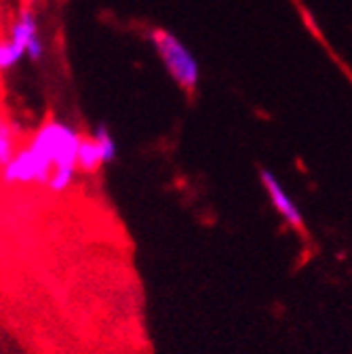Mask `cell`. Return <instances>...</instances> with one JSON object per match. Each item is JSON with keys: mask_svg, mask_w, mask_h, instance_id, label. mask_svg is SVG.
Here are the masks:
<instances>
[{"mask_svg": "<svg viewBox=\"0 0 352 354\" xmlns=\"http://www.w3.org/2000/svg\"><path fill=\"white\" fill-rule=\"evenodd\" d=\"M82 136L62 120H45L32 140L3 167L9 186L38 184L51 192H66L78 173V148Z\"/></svg>", "mask_w": 352, "mask_h": 354, "instance_id": "cell-1", "label": "cell"}, {"mask_svg": "<svg viewBox=\"0 0 352 354\" xmlns=\"http://www.w3.org/2000/svg\"><path fill=\"white\" fill-rule=\"evenodd\" d=\"M150 40L154 44V51L160 57L165 70L169 72V76L178 82L182 91H186L188 95H194L198 88V80H201V68L192 51L173 32L163 30V28L152 30Z\"/></svg>", "mask_w": 352, "mask_h": 354, "instance_id": "cell-2", "label": "cell"}, {"mask_svg": "<svg viewBox=\"0 0 352 354\" xmlns=\"http://www.w3.org/2000/svg\"><path fill=\"white\" fill-rule=\"evenodd\" d=\"M259 182L270 198V205L275 207V211L281 215L285 224L295 230H304V215H302L297 203L289 196V192L281 184L279 177L270 169H259Z\"/></svg>", "mask_w": 352, "mask_h": 354, "instance_id": "cell-3", "label": "cell"}, {"mask_svg": "<svg viewBox=\"0 0 352 354\" xmlns=\"http://www.w3.org/2000/svg\"><path fill=\"white\" fill-rule=\"evenodd\" d=\"M9 40L15 44V47H19L26 55H30V59L38 62L42 57V40L38 36L36 17L30 7H24V11L19 13L17 21L13 24Z\"/></svg>", "mask_w": 352, "mask_h": 354, "instance_id": "cell-4", "label": "cell"}, {"mask_svg": "<svg viewBox=\"0 0 352 354\" xmlns=\"http://www.w3.org/2000/svg\"><path fill=\"white\" fill-rule=\"evenodd\" d=\"M106 162V156L95 142L93 136H82L80 148H78V171L80 173H98Z\"/></svg>", "mask_w": 352, "mask_h": 354, "instance_id": "cell-5", "label": "cell"}, {"mask_svg": "<svg viewBox=\"0 0 352 354\" xmlns=\"http://www.w3.org/2000/svg\"><path fill=\"white\" fill-rule=\"evenodd\" d=\"M17 150L19 148L15 144V131L7 120H3V124H0V165L5 167L17 154Z\"/></svg>", "mask_w": 352, "mask_h": 354, "instance_id": "cell-6", "label": "cell"}, {"mask_svg": "<svg viewBox=\"0 0 352 354\" xmlns=\"http://www.w3.org/2000/svg\"><path fill=\"white\" fill-rule=\"evenodd\" d=\"M93 138L100 144V148H102V152L106 156V162L110 165L116 158V154H118V146H116V140L110 133V129L106 124H98L95 131H93Z\"/></svg>", "mask_w": 352, "mask_h": 354, "instance_id": "cell-7", "label": "cell"}, {"mask_svg": "<svg viewBox=\"0 0 352 354\" xmlns=\"http://www.w3.org/2000/svg\"><path fill=\"white\" fill-rule=\"evenodd\" d=\"M24 55L26 53L19 47H15L11 40H3V44H0V68H3V70L13 68L15 64L21 62Z\"/></svg>", "mask_w": 352, "mask_h": 354, "instance_id": "cell-8", "label": "cell"}, {"mask_svg": "<svg viewBox=\"0 0 352 354\" xmlns=\"http://www.w3.org/2000/svg\"><path fill=\"white\" fill-rule=\"evenodd\" d=\"M34 3H36V0H21V5H24V7H32Z\"/></svg>", "mask_w": 352, "mask_h": 354, "instance_id": "cell-9", "label": "cell"}]
</instances>
